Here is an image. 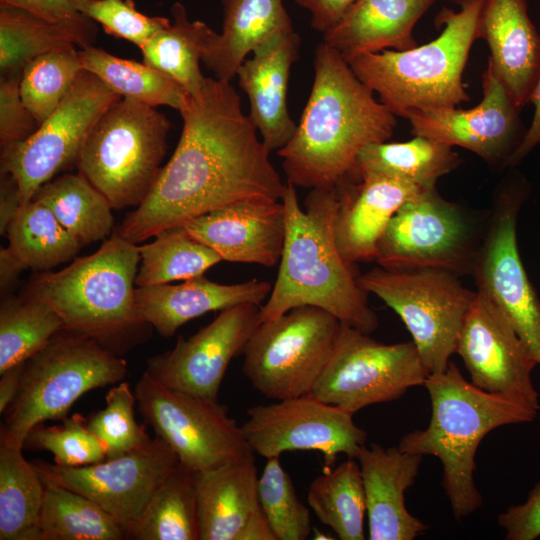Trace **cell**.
<instances>
[{
    "label": "cell",
    "instance_id": "cell-1",
    "mask_svg": "<svg viewBox=\"0 0 540 540\" xmlns=\"http://www.w3.org/2000/svg\"><path fill=\"white\" fill-rule=\"evenodd\" d=\"M179 113L183 128L173 155L116 231L131 243L236 201L282 198L285 183L230 81L207 78Z\"/></svg>",
    "mask_w": 540,
    "mask_h": 540
},
{
    "label": "cell",
    "instance_id": "cell-2",
    "mask_svg": "<svg viewBox=\"0 0 540 540\" xmlns=\"http://www.w3.org/2000/svg\"><path fill=\"white\" fill-rule=\"evenodd\" d=\"M396 116L331 46L315 50L312 89L290 141L277 151L295 187L336 189L361 179L360 151L388 141Z\"/></svg>",
    "mask_w": 540,
    "mask_h": 540
},
{
    "label": "cell",
    "instance_id": "cell-3",
    "mask_svg": "<svg viewBox=\"0 0 540 540\" xmlns=\"http://www.w3.org/2000/svg\"><path fill=\"white\" fill-rule=\"evenodd\" d=\"M281 201L285 239L277 277L260 307L258 324L308 305L329 312L343 324L373 333L378 317L335 240L338 188L311 189L303 209L296 187L286 181Z\"/></svg>",
    "mask_w": 540,
    "mask_h": 540
},
{
    "label": "cell",
    "instance_id": "cell-4",
    "mask_svg": "<svg viewBox=\"0 0 540 540\" xmlns=\"http://www.w3.org/2000/svg\"><path fill=\"white\" fill-rule=\"evenodd\" d=\"M139 259V246L115 233L94 253L33 277L22 296L46 302L66 329L121 356L150 335L135 306Z\"/></svg>",
    "mask_w": 540,
    "mask_h": 540
},
{
    "label": "cell",
    "instance_id": "cell-5",
    "mask_svg": "<svg viewBox=\"0 0 540 540\" xmlns=\"http://www.w3.org/2000/svg\"><path fill=\"white\" fill-rule=\"evenodd\" d=\"M424 386L431 401L430 422L425 429L406 433L398 448L441 461L442 484L454 517L460 520L483 503L473 476L482 439L498 427L532 422L538 410L478 388L451 361L445 371L429 374Z\"/></svg>",
    "mask_w": 540,
    "mask_h": 540
},
{
    "label": "cell",
    "instance_id": "cell-6",
    "mask_svg": "<svg viewBox=\"0 0 540 540\" xmlns=\"http://www.w3.org/2000/svg\"><path fill=\"white\" fill-rule=\"evenodd\" d=\"M459 11L444 7L435 17L444 25L433 41L398 51L387 49L356 56L350 68L395 116L411 110L457 107L469 101L463 71L478 39L484 0H456Z\"/></svg>",
    "mask_w": 540,
    "mask_h": 540
},
{
    "label": "cell",
    "instance_id": "cell-7",
    "mask_svg": "<svg viewBox=\"0 0 540 540\" xmlns=\"http://www.w3.org/2000/svg\"><path fill=\"white\" fill-rule=\"evenodd\" d=\"M126 374L121 356L87 335L62 329L24 362L18 393L2 414L0 442L23 449L35 425L64 420L82 395L115 385Z\"/></svg>",
    "mask_w": 540,
    "mask_h": 540
},
{
    "label": "cell",
    "instance_id": "cell-8",
    "mask_svg": "<svg viewBox=\"0 0 540 540\" xmlns=\"http://www.w3.org/2000/svg\"><path fill=\"white\" fill-rule=\"evenodd\" d=\"M171 124L152 107L122 97L97 120L76 166L112 209L138 207L162 169Z\"/></svg>",
    "mask_w": 540,
    "mask_h": 540
},
{
    "label": "cell",
    "instance_id": "cell-9",
    "mask_svg": "<svg viewBox=\"0 0 540 540\" xmlns=\"http://www.w3.org/2000/svg\"><path fill=\"white\" fill-rule=\"evenodd\" d=\"M357 280L401 318L427 372L445 371L476 291L465 288L456 273L440 268L377 266Z\"/></svg>",
    "mask_w": 540,
    "mask_h": 540
},
{
    "label": "cell",
    "instance_id": "cell-10",
    "mask_svg": "<svg viewBox=\"0 0 540 540\" xmlns=\"http://www.w3.org/2000/svg\"><path fill=\"white\" fill-rule=\"evenodd\" d=\"M341 322L314 306H299L259 323L243 349L242 371L272 400L308 395L334 351Z\"/></svg>",
    "mask_w": 540,
    "mask_h": 540
},
{
    "label": "cell",
    "instance_id": "cell-11",
    "mask_svg": "<svg viewBox=\"0 0 540 540\" xmlns=\"http://www.w3.org/2000/svg\"><path fill=\"white\" fill-rule=\"evenodd\" d=\"M137 408L156 437L193 472L253 453L241 425L218 400L168 388L143 372L134 388Z\"/></svg>",
    "mask_w": 540,
    "mask_h": 540
},
{
    "label": "cell",
    "instance_id": "cell-12",
    "mask_svg": "<svg viewBox=\"0 0 540 540\" xmlns=\"http://www.w3.org/2000/svg\"><path fill=\"white\" fill-rule=\"evenodd\" d=\"M428 375L413 341L386 344L341 323L332 356L310 394L354 415L400 398L424 385Z\"/></svg>",
    "mask_w": 540,
    "mask_h": 540
},
{
    "label": "cell",
    "instance_id": "cell-13",
    "mask_svg": "<svg viewBox=\"0 0 540 540\" xmlns=\"http://www.w3.org/2000/svg\"><path fill=\"white\" fill-rule=\"evenodd\" d=\"M120 98L83 69L59 106L28 139L1 147V173L16 181L22 204L58 172L76 165L95 123Z\"/></svg>",
    "mask_w": 540,
    "mask_h": 540
},
{
    "label": "cell",
    "instance_id": "cell-14",
    "mask_svg": "<svg viewBox=\"0 0 540 540\" xmlns=\"http://www.w3.org/2000/svg\"><path fill=\"white\" fill-rule=\"evenodd\" d=\"M475 255L465 216L432 188L405 202L392 216L374 261L383 268H440L462 274L472 271Z\"/></svg>",
    "mask_w": 540,
    "mask_h": 540
},
{
    "label": "cell",
    "instance_id": "cell-15",
    "mask_svg": "<svg viewBox=\"0 0 540 540\" xmlns=\"http://www.w3.org/2000/svg\"><path fill=\"white\" fill-rule=\"evenodd\" d=\"M246 414L244 437L252 452L266 459L287 451H318L327 469L339 454L356 459L367 440L352 414L311 394L256 405Z\"/></svg>",
    "mask_w": 540,
    "mask_h": 540
},
{
    "label": "cell",
    "instance_id": "cell-16",
    "mask_svg": "<svg viewBox=\"0 0 540 540\" xmlns=\"http://www.w3.org/2000/svg\"><path fill=\"white\" fill-rule=\"evenodd\" d=\"M177 455L158 437L116 458L66 467L37 461L44 482L76 491L99 505L129 533L153 494L179 464Z\"/></svg>",
    "mask_w": 540,
    "mask_h": 540
},
{
    "label": "cell",
    "instance_id": "cell-17",
    "mask_svg": "<svg viewBox=\"0 0 540 540\" xmlns=\"http://www.w3.org/2000/svg\"><path fill=\"white\" fill-rule=\"evenodd\" d=\"M525 198L526 188L519 182L501 192L471 272L477 290L507 316L540 366V299L517 243V219Z\"/></svg>",
    "mask_w": 540,
    "mask_h": 540
},
{
    "label": "cell",
    "instance_id": "cell-18",
    "mask_svg": "<svg viewBox=\"0 0 540 540\" xmlns=\"http://www.w3.org/2000/svg\"><path fill=\"white\" fill-rule=\"evenodd\" d=\"M455 353L478 388L540 410L531 374L538 362L507 316L477 290Z\"/></svg>",
    "mask_w": 540,
    "mask_h": 540
},
{
    "label": "cell",
    "instance_id": "cell-19",
    "mask_svg": "<svg viewBox=\"0 0 540 540\" xmlns=\"http://www.w3.org/2000/svg\"><path fill=\"white\" fill-rule=\"evenodd\" d=\"M260 307L241 304L224 309L189 338L146 360L147 373L160 384L184 393L218 400L231 360L243 349L258 325Z\"/></svg>",
    "mask_w": 540,
    "mask_h": 540
},
{
    "label": "cell",
    "instance_id": "cell-20",
    "mask_svg": "<svg viewBox=\"0 0 540 540\" xmlns=\"http://www.w3.org/2000/svg\"><path fill=\"white\" fill-rule=\"evenodd\" d=\"M482 101L471 109L411 110L405 118L415 136L463 147L488 163L502 162L521 144L526 131L520 110L488 61L482 75Z\"/></svg>",
    "mask_w": 540,
    "mask_h": 540
},
{
    "label": "cell",
    "instance_id": "cell-21",
    "mask_svg": "<svg viewBox=\"0 0 540 540\" xmlns=\"http://www.w3.org/2000/svg\"><path fill=\"white\" fill-rule=\"evenodd\" d=\"M184 226L223 261L273 267L283 249L285 210L281 200L254 197L212 210Z\"/></svg>",
    "mask_w": 540,
    "mask_h": 540
},
{
    "label": "cell",
    "instance_id": "cell-22",
    "mask_svg": "<svg viewBox=\"0 0 540 540\" xmlns=\"http://www.w3.org/2000/svg\"><path fill=\"white\" fill-rule=\"evenodd\" d=\"M300 43L294 30L278 33L258 46L236 73L249 99V117L270 152L284 147L296 130L288 111L287 91Z\"/></svg>",
    "mask_w": 540,
    "mask_h": 540
},
{
    "label": "cell",
    "instance_id": "cell-23",
    "mask_svg": "<svg viewBox=\"0 0 540 540\" xmlns=\"http://www.w3.org/2000/svg\"><path fill=\"white\" fill-rule=\"evenodd\" d=\"M422 456L397 447L370 443L362 447L359 463L366 501L368 539L412 540L428 527L409 513L405 492L413 485Z\"/></svg>",
    "mask_w": 540,
    "mask_h": 540
},
{
    "label": "cell",
    "instance_id": "cell-24",
    "mask_svg": "<svg viewBox=\"0 0 540 540\" xmlns=\"http://www.w3.org/2000/svg\"><path fill=\"white\" fill-rule=\"evenodd\" d=\"M338 191L335 240L344 260L353 265L375 260L378 242L392 216L423 189L401 179L363 174Z\"/></svg>",
    "mask_w": 540,
    "mask_h": 540
},
{
    "label": "cell",
    "instance_id": "cell-25",
    "mask_svg": "<svg viewBox=\"0 0 540 540\" xmlns=\"http://www.w3.org/2000/svg\"><path fill=\"white\" fill-rule=\"evenodd\" d=\"M478 38L487 42L488 61L522 109L530 103L540 72V31L531 21L527 0H484Z\"/></svg>",
    "mask_w": 540,
    "mask_h": 540
},
{
    "label": "cell",
    "instance_id": "cell-26",
    "mask_svg": "<svg viewBox=\"0 0 540 540\" xmlns=\"http://www.w3.org/2000/svg\"><path fill=\"white\" fill-rule=\"evenodd\" d=\"M271 289L272 285L263 280L222 284L201 275L176 285L136 287L135 306L146 323L168 338L185 323L206 313L241 304L261 307Z\"/></svg>",
    "mask_w": 540,
    "mask_h": 540
},
{
    "label": "cell",
    "instance_id": "cell-27",
    "mask_svg": "<svg viewBox=\"0 0 540 540\" xmlns=\"http://www.w3.org/2000/svg\"><path fill=\"white\" fill-rule=\"evenodd\" d=\"M254 453L194 472L200 540H239L262 510Z\"/></svg>",
    "mask_w": 540,
    "mask_h": 540
},
{
    "label": "cell",
    "instance_id": "cell-28",
    "mask_svg": "<svg viewBox=\"0 0 540 540\" xmlns=\"http://www.w3.org/2000/svg\"><path fill=\"white\" fill-rule=\"evenodd\" d=\"M436 0H357L346 15L323 33V42L346 61L387 49L417 46L413 28Z\"/></svg>",
    "mask_w": 540,
    "mask_h": 540
},
{
    "label": "cell",
    "instance_id": "cell-29",
    "mask_svg": "<svg viewBox=\"0 0 540 540\" xmlns=\"http://www.w3.org/2000/svg\"><path fill=\"white\" fill-rule=\"evenodd\" d=\"M96 35L95 22L82 14L50 21L0 0L1 76L21 75L28 62L53 50L92 46Z\"/></svg>",
    "mask_w": 540,
    "mask_h": 540
},
{
    "label": "cell",
    "instance_id": "cell-30",
    "mask_svg": "<svg viewBox=\"0 0 540 540\" xmlns=\"http://www.w3.org/2000/svg\"><path fill=\"white\" fill-rule=\"evenodd\" d=\"M222 32L204 57L215 78L231 81L258 46L274 35L294 30L282 0H221Z\"/></svg>",
    "mask_w": 540,
    "mask_h": 540
},
{
    "label": "cell",
    "instance_id": "cell-31",
    "mask_svg": "<svg viewBox=\"0 0 540 540\" xmlns=\"http://www.w3.org/2000/svg\"><path fill=\"white\" fill-rule=\"evenodd\" d=\"M171 16L169 24L139 49L145 64L175 80L188 95H194L207 79L200 70V62L218 33L203 21L190 20L180 2L171 7Z\"/></svg>",
    "mask_w": 540,
    "mask_h": 540
},
{
    "label": "cell",
    "instance_id": "cell-32",
    "mask_svg": "<svg viewBox=\"0 0 540 540\" xmlns=\"http://www.w3.org/2000/svg\"><path fill=\"white\" fill-rule=\"evenodd\" d=\"M461 160L449 146L424 136L406 142H378L365 146L358 156L360 175L378 174L412 183L423 190L455 169Z\"/></svg>",
    "mask_w": 540,
    "mask_h": 540
},
{
    "label": "cell",
    "instance_id": "cell-33",
    "mask_svg": "<svg viewBox=\"0 0 540 540\" xmlns=\"http://www.w3.org/2000/svg\"><path fill=\"white\" fill-rule=\"evenodd\" d=\"M22 450L0 442V540H39L45 484Z\"/></svg>",
    "mask_w": 540,
    "mask_h": 540
},
{
    "label": "cell",
    "instance_id": "cell-34",
    "mask_svg": "<svg viewBox=\"0 0 540 540\" xmlns=\"http://www.w3.org/2000/svg\"><path fill=\"white\" fill-rule=\"evenodd\" d=\"M32 199L45 204L82 247L104 239L113 228L110 203L79 172L51 179Z\"/></svg>",
    "mask_w": 540,
    "mask_h": 540
},
{
    "label": "cell",
    "instance_id": "cell-35",
    "mask_svg": "<svg viewBox=\"0 0 540 540\" xmlns=\"http://www.w3.org/2000/svg\"><path fill=\"white\" fill-rule=\"evenodd\" d=\"M135 540H200L194 472L179 462L131 529Z\"/></svg>",
    "mask_w": 540,
    "mask_h": 540
},
{
    "label": "cell",
    "instance_id": "cell-36",
    "mask_svg": "<svg viewBox=\"0 0 540 540\" xmlns=\"http://www.w3.org/2000/svg\"><path fill=\"white\" fill-rule=\"evenodd\" d=\"M307 503L338 539H365V492L360 466L354 458L318 475L309 485Z\"/></svg>",
    "mask_w": 540,
    "mask_h": 540
},
{
    "label": "cell",
    "instance_id": "cell-37",
    "mask_svg": "<svg viewBox=\"0 0 540 540\" xmlns=\"http://www.w3.org/2000/svg\"><path fill=\"white\" fill-rule=\"evenodd\" d=\"M84 70L102 80L121 97L152 106H169L180 111L188 94L161 71L130 59L112 55L102 48L79 49Z\"/></svg>",
    "mask_w": 540,
    "mask_h": 540
},
{
    "label": "cell",
    "instance_id": "cell-38",
    "mask_svg": "<svg viewBox=\"0 0 540 540\" xmlns=\"http://www.w3.org/2000/svg\"><path fill=\"white\" fill-rule=\"evenodd\" d=\"M44 484L39 540L128 539L125 529L88 497L53 483Z\"/></svg>",
    "mask_w": 540,
    "mask_h": 540
},
{
    "label": "cell",
    "instance_id": "cell-39",
    "mask_svg": "<svg viewBox=\"0 0 540 540\" xmlns=\"http://www.w3.org/2000/svg\"><path fill=\"white\" fill-rule=\"evenodd\" d=\"M9 249L28 268L48 271L73 259L82 246L42 202L22 204L11 221Z\"/></svg>",
    "mask_w": 540,
    "mask_h": 540
},
{
    "label": "cell",
    "instance_id": "cell-40",
    "mask_svg": "<svg viewBox=\"0 0 540 540\" xmlns=\"http://www.w3.org/2000/svg\"><path fill=\"white\" fill-rule=\"evenodd\" d=\"M139 246L137 287L187 280L223 261L209 246L193 237L184 225L165 229Z\"/></svg>",
    "mask_w": 540,
    "mask_h": 540
},
{
    "label": "cell",
    "instance_id": "cell-41",
    "mask_svg": "<svg viewBox=\"0 0 540 540\" xmlns=\"http://www.w3.org/2000/svg\"><path fill=\"white\" fill-rule=\"evenodd\" d=\"M64 328L46 302L5 296L0 306V373L25 362Z\"/></svg>",
    "mask_w": 540,
    "mask_h": 540
},
{
    "label": "cell",
    "instance_id": "cell-42",
    "mask_svg": "<svg viewBox=\"0 0 540 540\" xmlns=\"http://www.w3.org/2000/svg\"><path fill=\"white\" fill-rule=\"evenodd\" d=\"M82 70L77 47L53 50L26 64L20 77V94L39 124L59 106Z\"/></svg>",
    "mask_w": 540,
    "mask_h": 540
},
{
    "label": "cell",
    "instance_id": "cell-43",
    "mask_svg": "<svg viewBox=\"0 0 540 540\" xmlns=\"http://www.w3.org/2000/svg\"><path fill=\"white\" fill-rule=\"evenodd\" d=\"M258 498L275 540L308 538L312 530L309 509L298 499L280 456L267 459L258 478Z\"/></svg>",
    "mask_w": 540,
    "mask_h": 540
},
{
    "label": "cell",
    "instance_id": "cell-44",
    "mask_svg": "<svg viewBox=\"0 0 540 540\" xmlns=\"http://www.w3.org/2000/svg\"><path fill=\"white\" fill-rule=\"evenodd\" d=\"M105 407L87 419L89 430L103 443L107 459L124 455L147 444L151 438L135 419V392L128 382L113 385L105 396Z\"/></svg>",
    "mask_w": 540,
    "mask_h": 540
},
{
    "label": "cell",
    "instance_id": "cell-45",
    "mask_svg": "<svg viewBox=\"0 0 540 540\" xmlns=\"http://www.w3.org/2000/svg\"><path fill=\"white\" fill-rule=\"evenodd\" d=\"M23 448L48 451L56 464L66 467L87 466L107 459L103 443L80 414L65 418L57 426L35 425L27 434Z\"/></svg>",
    "mask_w": 540,
    "mask_h": 540
},
{
    "label": "cell",
    "instance_id": "cell-46",
    "mask_svg": "<svg viewBox=\"0 0 540 540\" xmlns=\"http://www.w3.org/2000/svg\"><path fill=\"white\" fill-rule=\"evenodd\" d=\"M76 9L100 24L107 34L125 39L138 48L170 22L166 17L141 13L133 0H77Z\"/></svg>",
    "mask_w": 540,
    "mask_h": 540
},
{
    "label": "cell",
    "instance_id": "cell-47",
    "mask_svg": "<svg viewBox=\"0 0 540 540\" xmlns=\"http://www.w3.org/2000/svg\"><path fill=\"white\" fill-rule=\"evenodd\" d=\"M21 75L0 77V145L21 143L38 128L39 123L24 104L20 89Z\"/></svg>",
    "mask_w": 540,
    "mask_h": 540
},
{
    "label": "cell",
    "instance_id": "cell-48",
    "mask_svg": "<svg viewBox=\"0 0 540 540\" xmlns=\"http://www.w3.org/2000/svg\"><path fill=\"white\" fill-rule=\"evenodd\" d=\"M507 540H535L540 537V482L529 492L527 500L510 506L497 518Z\"/></svg>",
    "mask_w": 540,
    "mask_h": 540
},
{
    "label": "cell",
    "instance_id": "cell-49",
    "mask_svg": "<svg viewBox=\"0 0 540 540\" xmlns=\"http://www.w3.org/2000/svg\"><path fill=\"white\" fill-rule=\"evenodd\" d=\"M357 0H296V3L311 14L313 29L325 33L334 27L351 9Z\"/></svg>",
    "mask_w": 540,
    "mask_h": 540
},
{
    "label": "cell",
    "instance_id": "cell-50",
    "mask_svg": "<svg viewBox=\"0 0 540 540\" xmlns=\"http://www.w3.org/2000/svg\"><path fill=\"white\" fill-rule=\"evenodd\" d=\"M50 21H65L81 15L77 0H2Z\"/></svg>",
    "mask_w": 540,
    "mask_h": 540
},
{
    "label": "cell",
    "instance_id": "cell-51",
    "mask_svg": "<svg viewBox=\"0 0 540 540\" xmlns=\"http://www.w3.org/2000/svg\"><path fill=\"white\" fill-rule=\"evenodd\" d=\"M540 31V30H539ZM530 103L534 105V115L525 136L506 162V166H514L523 160L540 143V72L531 96Z\"/></svg>",
    "mask_w": 540,
    "mask_h": 540
},
{
    "label": "cell",
    "instance_id": "cell-52",
    "mask_svg": "<svg viewBox=\"0 0 540 540\" xmlns=\"http://www.w3.org/2000/svg\"><path fill=\"white\" fill-rule=\"evenodd\" d=\"M22 206V200L16 181L8 173H1L0 183V234L7 229Z\"/></svg>",
    "mask_w": 540,
    "mask_h": 540
},
{
    "label": "cell",
    "instance_id": "cell-53",
    "mask_svg": "<svg viewBox=\"0 0 540 540\" xmlns=\"http://www.w3.org/2000/svg\"><path fill=\"white\" fill-rule=\"evenodd\" d=\"M27 267L11 252L9 247L0 248V288L4 295L17 282L19 275Z\"/></svg>",
    "mask_w": 540,
    "mask_h": 540
},
{
    "label": "cell",
    "instance_id": "cell-54",
    "mask_svg": "<svg viewBox=\"0 0 540 540\" xmlns=\"http://www.w3.org/2000/svg\"><path fill=\"white\" fill-rule=\"evenodd\" d=\"M23 363L14 365L0 373V414L2 415L15 399L19 387Z\"/></svg>",
    "mask_w": 540,
    "mask_h": 540
},
{
    "label": "cell",
    "instance_id": "cell-55",
    "mask_svg": "<svg viewBox=\"0 0 540 540\" xmlns=\"http://www.w3.org/2000/svg\"><path fill=\"white\" fill-rule=\"evenodd\" d=\"M313 539L315 540H331V539H335V537H331L329 536L328 534L324 533V532H321L319 530H316L314 529V537Z\"/></svg>",
    "mask_w": 540,
    "mask_h": 540
}]
</instances>
